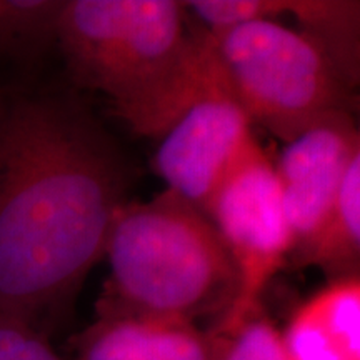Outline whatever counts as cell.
I'll return each instance as SVG.
<instances>
[{
  "mask_svg": "<svg viewBox=\"0 0 360 360\" xmlns=\"http://www.w3.org/2000/svg\"><path fill=\"white\" fill-rule=\"evenodd\" d=\"M154 169L169 191L205 212L217 188L257 143L232 90L193 105L159 139Z\"/></svg>",
  "mask_w": 360,
  "mask_h": 360,
  "instance_id": "8992f818",
  "label": "cell"
},
{
  "mask_svg": "<svg viewBox=\"0 0 360 360\" xmlns=\"http://www.w3.org/2000/svg\"><path fill=\"white\" fill-rule=\"evenodd\" d=\"M65 0H0V56H27L57 42Z\"/></svg>",
  "mask_w": 360,
  "mask_h": 360,
  "instance_id": "4fadbf2b",
  "label": "cell"
},
{
  "mask_svg": "<svg viewBox=\"0 0 360 360\" xmlns=\"http://www.w3.org/2000/svg\"><path fill=\"white\" fill-rule=\"evenodd\" d=\"M237 272V297L212 326L231 334L260 312L269 282L294 250V233L283 209L276 165L257 142L224 180L205 207Z\"/></svg>",
  "mask_w": 360,
  "mask_h": 360,
  "instance_id": "5b68a950",
  "label": "cell"
},
{
  "mask_svg": "<svg viewBox=\"0 0 360 360\" xmlns=\"http://www.w3.org/2000/svg\"><path fill=\"white\" fill-rule=\"evenodd\" d=\"M0 360H65L58 355L44 330L0 312Z\"/></svg>",
  "mask_w": 360,
  "mask_h": 360,
  "instance_id": "9a60e30c",
  "label": "cell"
},
{
  "mask_svg": "<svg viewBox=\"0 0 360 360\" xmlns=\"http://www.w3.org/2000/svg\"><path fill=\"white\" fill-rule=\"evenodd\" d=\"M217 360H289L282 332L262 310L224 335Z\"/></svg>",
  "mask_w": 360,
  "mask_h": 360,
  "instance_id": "5bb4252c",
  "label": "cell"
},
{
  "mask_svg": "<svg viewBox=\"0 0 360 360\" xmlns=\"http://www.w3.org/2000/svg\"><path fill=\"white\" fill-rule=\"evenodd\" d=\"M224 90H232V85L217 42L212 34L200 29L192 34L191 44L177 65L141 101L115 115L135 134L160 139L193 105Z\"/></svg>",
  "mask_w": 360,
  "mask_h": 360,
  "instance_id": "9c48e42d",
  "label": "cell"
},
{
  "mask_svg": "<svg viewBox=\"0 0 360 360\" xmlns=\"http://www.w3.org/2000/svg\"><path fill=\"white\" fill-rule=\"evenodd\" d=\"M299 265H315L328 281L360 276V157L345 174L337 199Z\"/></svg>",
  "mask_w": 360,
  "mask_h": 360,
  "instance_id": "8fae6325",
  "label": "cell"
},
{
  "mask_svg": "<svg viewBox=\"0 0 360 360\" xmlns=\"http://www.w3.org/2000/svg\"><path fill=\"white\" fill-rule=\"evenodd\" d=\"M214 35V34H212ZM233 96L252 120L281 139L355 107L352 87L307 35L281 20H254L214 35Z\"/></svg>",
  "mask_w": 360,
  "mask_h": 360,
  "instance_id": "277c9868",
  "label": "cell"
},
{
  "mask_svg": "<svg viewBox=\"0 0 360 360\" xmlns=\"http://www.w3.org/2000/svg\"><path fill=\"white\" fill-rule=\"evenodd\" d=\"M285 15L295 29L326 52L350 87L360 74V4L357 0H285Z\"/></svg>",
  "mask_w": 360,
  "mask_h": 360,
  "instance_id": "7c38bea8",
  "label": "cell"
},
{
  "mask_svg": "<svg viewBox=\"0 0 360 360\" xmlns=\"http://www.w3.org/2000/svg\"><path fill=\"white\" fill-rule=\"evenodd\" d=\"M360 157L350 112H335L287 142L276 165L283 209L294 233L295 259L321 231L345 174Z\"/></svg>",
  "mask_w": 360,
  "mask_h": 360,
  "instance_id": "52a82bcc",
  "label": "cell"
},
{
  "mask_svg": "<svg viewBox=\"0 0 360 360\" xmlns=\"http://www.w3.org/2000/svg\"><path fill=\"white\" fill-rule=\"evenodd\" d=\"M224 335L212 327L143 315H97L75 340L74 360H217Z\"/></svg>",
  "mask_w": 360,
  "mask_h": 360,
  "instance_id": "ba28073f",
  "label": "cell"
},
{
  "mask_svg": "<svg viewBox=\"0 0 360 360\" xmlns=\"http://www.w3.org/2000/svg\"><path fill=\"white\" fill-rule=\"evenodd\" d=\"M129 184L114 139L74 98L0 92V312L40 328L69 304Z\"/></svg>",
  "mask_w": 360,
  "mask_h": 360,
  "instance_id": "6da1fadb",
  "label": "cell"
},
{
  "mask_svg": "<svg viewBox=\"0 0 360 360\" xmlns=\"http://www.w3.org/2000/svg\"><path fill=\"white\" fill-rule=\"evenodd\" d=\"M281 332L289 360H360V276L328 281Z\"/></svg>",
  "mask_w": 360,
  "mask_h": 360,
  "instance_id": "30bf717a",
  "label": "cell"
},
{
  "mask_svg": "<svg viewBox=\"0 0 360 360\" xmlns=\"http://www.w3.org/2000/svg\"><path fill=\"white\" fill-rule=\"evenodd\" d=\"M186 20L175 0H69L57 44L75 82L105 94L117 114L177 65L193 34Z\"/></svg>",
  "mask_w": 360,
  "mask_h": 360,
  "instance_id": "3957f363",
  "label": "cell"
},
{
  "mask_svg": "<svg viewBox=\"0 0 360 360\" xmlns=\"http://www.w3.org/2000/svg\"><path fill=\"white\" fill-rule=\"evenodd\" d=\"M103 257L109 277L97 315L214 317L215 326L237 297L236 267L212 220L169 188L117 210Z\"/></svg>",
  "mask_w": 360,
  "mask_h": 360,
  "instance_id": "7a4b0ae2",
  "label": "cell"
}]
</instances>
